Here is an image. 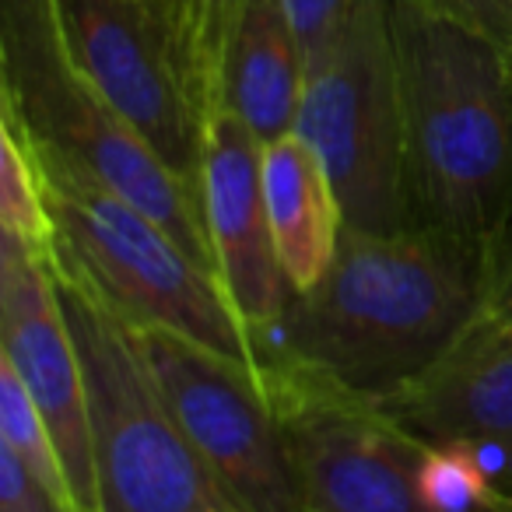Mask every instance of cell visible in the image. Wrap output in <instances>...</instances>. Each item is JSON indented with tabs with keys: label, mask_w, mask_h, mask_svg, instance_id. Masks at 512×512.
<instances>
[{
	"label": "cell",
	"mask_w": 512,
	"mask_h": 512,
	"mask_svg": "<svg viewBox=\"0 0 512 512\" xmlns=\"http://www.w3.org/2000/svg\"><path fill=\"white\" fill-rule=\"evenodd\" d=\"M264 197L281 267L295 292H306L334 260L344 211L327 165L299 134L264 144Z\"/></svg>",
	"instance_id": "cell-14"
},
{
	"label": "cell",
	"mask_w": 512,
	"mask_h": 512,
	"mask_svg": "<svg viewBox=\"0 0 512 512\" xmlns=\"http://www.w3.org/2000/svg\"><path fill=\"white\" fill-rule=\"evenodd\" d=\"M425 442H460L512 495V327L477 323L411 393L383 407Z\"/></svg>",
	"instance_id": "cell-12"
},
{
	"label": "cell",
	"mask_w": 512,
	"mask_h": 512,
	"mask_svg": "<svg viewBox=\"0 0 512 512\" xmlns=\"http://www.w3.org/2000/svg\"><path fill=\"white\" fill-rule=\"evenodd\" d=\"M200 207L214 253V274L256 344V334L271 330L299 292L281 267L267 214L264 144L225 109H218L207 123Z\"/></svg>",
	"instance_id": "cell-11"
},
{
	"label": "cell",
	"mask_w": 512,
	"mask_h": 512,
	"mask_svg": "<svg viewBox=\"0 0 512 512\" xmlns=\"http://www.w3.org/2000/svg\"><path fill=\"white\" fill-rule=\"evenodd\" d=\"M260 379L285 432L302 512H428L418 488L425 439L295 372L264 369Z\"/></svg>",
	"instance_id": "cell-9"
},
{
	"label": "cell",
	"mask_w": 512,
	"mask_h": 512,
	"mask_svg": "<svg viewBox=\"0 0 512 512\" xmlns=\"http://www.w3.org/2000/svg\"><path fill=\"white\" fill-rule=\"evenodd\" d=\"M0 113L18 123L39 158L127 197L214 274L200 193L78 71L60 39L53 0H0Z\"/></svg>",
	"instance_id": "cell-4"
},
{
	"label": "cell",
	"mask_w": 512,
	"mask_h": 512,
	"mask_svg": "<svg viewBox=\"0 0 512 512\" xmlns=\"http://www.w3.org/2000/svg\"><path fill=\"white\" fill-rule=\"evenodd\" d=\"M0 358L15 369L60 449L74 502L99 512L85 372L50 264L0 239Z\"/></svg>",
	"instance_id": "cell-10"
},
{
	"label": "cell",
	"mask_w": 512,
	"mask_h": 512,
	"mask_svg": "<svg viewBox=\"0 0 512 512\" xmlns=\"http://www.w3.org/2000/svg\"><path fill=\"white\" fill-rule=\"evenodd\" d=\"M78 71L200 193L214 64L200 0H53Z\"/></svg>",
	"instance_id": "cell-5"
},
{
	"label": "cell",
	"mask_w": 512,
	"mask_h": 512,
	"mask_svg": "<svg viewBox=\"0 0 512 512\" xmlns=\"http://www.w3.org/2000/svg\"><path fill=\"white\" fill-rule=\"evenodd\" d=\"M50 271L85 372L99 512H246L186 439L134 323L60 246Z\"/></svg>",
	"instance_id": "cell-3"
},
{
	"label": "cell",
	"mask_w": 512,
	"mask_h": 512,
	"mask_svg": "<svg viewBox=\"0 0 512 512\" xmlns=\"http://www.w3.org/2000/svg\"><path fill=\"white\" fill-rule=\"evenodd\" d=\"M295 134L327 165L344 225L362 232L411 228L390 0H355L341 29L306 57Z\"/></svg>",
	"instance_id": "cell-7"
},
{
	"label": "cell",
	"mask_w": 512,
	"mask_h": 512,
	"mask_svg": "<svg viewBox=\"0 0 512 512\" xmlns=\"http://www.w3.org/2000/svg\"><path fill=\"white\" fill-rule=\"evenodd\" d=\"M512 53V0H411Z\"/></svg>",
	"instance_id": "cell-19"
},
{
	"label": "cell",
	"mask_w": 512,
	"mask_h": 512,
	"mask_svg": "<svg viewBox=\"0 0 512 512\" xmlns=\"http://www.w3.org/2000/svg\"><path fill=\"white\" fill-rule=\"evenodd\" d=\"M36 162L57 246L130 323L176 330L260 376L253 337L211 271L127 197L50 158L36 155Z\"/></svg>",
	"instance_id": "cell-6"
},
{
	"label": "cell",
	"mask_w": 512,
	"mask_h": 512,
	"mask_svg": "<svg viewBox=\"0 0 512 512\" xmlns=\"http://www.w3.org/2000/svg\"><path fill=\"white\" fill-rule=\"evenodd\" d=\"M0 512H81L71 498L46 488L15 453L0 446Z\"/></svg>",
	"instance_id": "cell-18"
},
{
	"label": "cell",
	"mask_w": 512,
	"mask_h": 512,
	"mask_svg": "<svg viewBox=\"0 0 512 512\" xmlns=\"http://www.w3.org/2000/svg\"><path fill=\"white\" fill-rule=\"evenodd\" d=\"M418 488L428 512H512V495L491 481L481 460L460 442H428Z\"/></svg>",
	"instance_id": "cell-16"
},
{
	"label": "cell",
	"mask_w": 512,
	"mask_h": 512,
	"mask_svg": "<svg viewBox=\"0 0 512 512\" xmlns=\"http://www.w3.org/2000/svg\"><path fill=\"white\" fill-rule=\"evenodd\" d=\"M285 8L295 25V36L302 43V57H313L344 25V18L355 8V0H285Z\"/></svg>",
	"instance_id": "cell-20"
},
{
	"label": "cell",
	"mask_w": 512,
	"mask_h": 512,
	"mask_svg": "<svg viewBox=\"0 0 512 512\" xmlns=\"http://www.w3.org/2000/svg\"><path fill=\"white\" fill-rule=\"evenodd\" d=\"M484 253L435 228L344 225L323 278L256 334L260 372L281 369L372 407L425 383L484 320Z\"/></svg>",
	"instance_id": "cell-1"
},
{
	"label": "cell",
	"mask_w": 512,
	"mask_h": 512,
	"mask_svg": "<svg viewBox=\"0 0 512 512\" xmlns=\"http://www.w3.org/2000/svg\"><path fill=\"white\" fill-rule=\"evenodd\" d=\"M0 446L15 453L46 488H53L57 495L74 502L71 481H67L64 460H60V449L50 435V425H46L36 400L29 397L22 379L15 376V369L4 358H0Z\"/></svg>",
	"instance_id": "cell-17"
},
{
	"label": "cell",
	"mask_w": 512,
	"mask_h": 512,
	"mask_svg": "<svg viewBox=\"0 0 512 512\" xmlns=\"http://www.w3.org/2000/svg\"><path fill=\"white\" fill-rule=\"evenodd\" d=\"M0 239H11L43 264L57 256V221L43 169L8 113H0Z\"/></svg>",
	"instance_id": "cell-15"
},
{
	"label": "cell",
	"mask_w": 512,
	"mask_h": 512,
	"mask_svg": "<svg viewBox=\"0 0 512 512\" xmlns=\"http://www.w3.org/2000/svg\"><path fill=\"white\" fill-rule=\"evenodd\" d=\"M137 337L186 439L235 502L246 512H302L292 456L264 379L176 330L137 327Z\"/></svg>",
	"instance_id": "cell-8"
},
{
	"label": "cell",
	"mask_w": 512,
	"mask_h": 512,
	"mask_svg": "<svg viewBox=\"0 0 512 512\" xmlns=\"http://www.w3.org/2000/svg\"><path fill=\"white\" fill-rule=\"evenodd\" d=\"M488 295H484V323H509L512 327V214L488 256Z\"/></svg>",
	"instance_id": "cell-21"
},
{
	"label": "cell",
	"mask_w": 512,
	"mask_h": 512,
	"mask_svg": "<svg viewBox=\"0 0 512 512\" xmlns=\"http://www.w3.org/2000/svg\"><path fill=\"white\" fill-rule=\"evenodd\" d=\"M407 144L411 228L488 256L512 214V53L390 0Z\"/></svg>",
	"instance_id": "cell-2"
},
{
	"label": "cell",
	"mask_w": 512,
	"mask_h": 512,
	"mask_svg": "<svg viewBox=\"0 0 512 512\" xmlns=\"http://www.w3.org/2000/svg\"><path fill=\"white\" fill-rule=\"evenodd\" d=\"M214 64V113L225 109L271 144L295 134L306 57L285 0H200Z\"/></svg>",
	"instance_id": "cell-13"
}]
</instances>
